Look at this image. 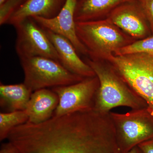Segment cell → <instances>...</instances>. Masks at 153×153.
Segmentation results:
<instances>
[{
    "label": "cell",
    "mask_w": 153,
    "mask_h": 153,
    "mask_svg": "<svg viewBox=\"0 0 153 153\" xmlns=\"http://www.w3.org/2000/svg\"><path fill=\"white\" fill-rule=\"evenodd\" d=\"M120 153L153 138V114L147 108L125 114L110 113Z\"/></svg>",
    "instance_id": "obj_6"
},
{
    "label": "cell",
    "mask_w": 153,
    "mask_h": 153,
    "mask_svg": "<svg viewBox=\"0 0 153 153\" xmlns=\"http://www.w3.org/2000/svg\"><path fill=\"white\" fill-rule=\"evenodd\" d=\"M66 0H27L19 7L7 24L14 26L30 17L50 19L60 13Z\"/></svg>",
    "instance_id": "obj_13"
},
{
    "label": "cell",
    "mask_w": 153,
    "mask_h": 153,
    "mask_svg": "<svg viewBox=\"0 0 153 153\" xmlns=\"http://www.w3.org/2000/svg\"><path fill=\"white\" fill-rule=\"evenodd\" d=\"M8 139L19 153H120L110 114L93 110L27 122Z\"/></svg>",
    "instance_id": "obj_1"
},
{
    "label": "cell",
    "mask_w": 153,
    "mask_h": 153,
    "mask_svg": "<svg viewBox=\"0 0 153 153\" xmlns=\"http://www.w3.org/2000/svg\"><path fill=\"white\" fill-rule=\"evenodd\" d=\"M20 60L25 74L24 83L33 92L71 85L85 78L71 73L60 62L48 57H33Z\"/></svg>",
    "instance_id": "obj_5"
},
{
    "label": "cell",
    "mask_w": 153,
    "mask_h": 153,
    "mask_svg": "<svg viewBox=\"0 0 153 153\" xmlns=\"http://www.w3.org/2000/svg\"><path fill=\"white\" fill-rule=\"evenodd\" d=\"M28 121V116L25 110L0 113V140L7 138L11 131Z\"/></svg>",
    "instance_id": "obj_16"
},
{
    "label": "cell",
    "mask_w": 153,
    "mask_h": 153,
    "mask_svg": "<svg viewBox=\"0 0 153 153\" xmlns=\"http://www.w3.org/2000/svg\"><path fill=\"white\" fill-rule=\"evenodd\" d=\"M58 102V96L52 89L44 88L34 91L25 109L28 122L37 124L49 120L53 116Z\"/></svg>",
    "instance_id": "obj_12"
},
{
    "label": "cell",
    "mask_w": 153,
    "mask_h": 153,
    "mask_svg": "<svg viewBox=\"0 0 153 153\" xmlns=\"http://www.w3.org/2000/svg\"><path fill=\"white\" fill-rule=\"evenodd\" d=\"M137 53L153 54V35L123 47L114 53L115 55H127Z\"/></svg>",
    "instance_id": "obj_17"
},
{
    "label": "cell",
    "mask_w": 153,
    "mask_h": 153,
    "mask_svg": "<svg viewBox=\"0 0 153 153\" xmlns=\"http://www.w3.org/2000/svg\"><path fill=\"white\" fill-rule=\"evenodd\" d=\"M85 62L92 68L99 81L94 110L108 114L117 107L132 109L148 108L146 102L136 93L106 60L87 58Z\"/></svg>",
    "instance_id": "obj_2"
},
{
    "label": "cell",
    "mask_w": 153,
    "mask_h": 153,
    "mask_svg": "<svg viewBox=\"0 0 153 153\" xmlns=\"http://www.w3.org/2000/svg\"><path fill=\"white\" fill-rule=\"evenodd\" d=\"M127 153H143L138 146H136L132 148Z\"/></svg>",
    "instance_id": "obj_22"
},
{
    "label": "cell",
    "mask_w": 153,
    "mask_h": 153,
    "mask_svg": "<svg viewBox=\"0 0 153 153\" xmlns=\"http://www.w3.org/2000/svg\"><path fill=\"white\" fill-rule=\"evenodd\" d=\"M14 27L17 33L15 47L20 59L44 57L59 62L53 44L43 28L33 18H27Z\"/></svg>",
    "instance_id": "obj_8"
},
{
    "label": "cell",
    "mask_w": 153,
    "mask_h": 153,
    "mask_svg": "<svg viewBox=\"0 0 153 153\" xmlns=\"http://www.w3.org/2000/svg\"><path fill=\"white\" fill-rule=\"evenodd\" d=\"M131 1L133 0H77L74 13L75 22L106 19L118 6Z\"/></svg>",
    "instance_id": "obj_14"
},
{
    "label": "cell",
    "mask_w": 153,
    "mask_h": 153,
    "mask_svg": "<svg viewBox=\"0 0 153 153\" xmlns=\"http://www.w3.org/2000/svg\"><path fill=\"white\" fill-rule=\"evenodd\" d=\"M106 19L136 41L152 35L147 19L138 0L118 6Z\"/></svg>",
    "instance_id": "obj_9"
},
{
    "label": "cell",
    "mask_w": 153,
    "mask_h": 153,
    "mask_svg": "<svg viewBox=\"0 0 153 153\" xmlns=\"http://www.w3.org/2000/svg\"><path fill=\"white\" fill-rule=\"evenodd\" d=\"M26 1H27V0H24V2H25Z\"/></svg>",
    "instance_id": "obj_24"
},
{
    "label": "cell",
    "mask_w": 153,
    "mask_h": 153,
    "mask_svg": "<svg viewBox=\"0 0 153 153\" xmlns=\"http://www.w3.org/2000/svg\"><path fill=\"white\" fill-rule=\"evenodd\" d=\"M140 4L153 35V0H138Z\"/></svg>",
    "instance_id": "obj_19"
},
{
    "label": "cell",
    "mask_w": 153,
    "mask_h": 153,
    "mask_svg": "<svg viewBox=\"0 0 153 153\" xmlns=\"http://www.w3.org/2000/svg\"><path fill=\"white\" fill-rule=\"evenodd\" d=\"M6 0H0V4H2L3 2H4L5 1H6Z\"/></svg>",
    "instance_id": "obj_23"
},
{
    "label": "cell",
    "mask_w": 153,
    "mask_h": 153,
    "mask_svg": "<svg viewBox=\"0 0 153 153\" xmlns=\"http://www.w3.org/2000/svg\"><path fill=\"white\" fill-rule=\"evenodd\" d=\"M106 61L148 105L153 114V54L112 55Z\"/></svg>",
    "instance_id": "obj_4"
},
{
    "label": "cell",
    "mask_w": 153,
    "mask_h": 153,
    "mask_svg": "<svg viewBox=\"0 0 153 153\" xmlns=\"http://www.w3.org/2000/svg\"><path fill=\"white\" fill-rule=\"evenodd\" d=\"M0 153H19L16 148L12 143L8 142L3 144L1 146Z\"/></svg>",
    "instance_id": "obj_21"
},
{
    "label": "cell",
    "mask_w": 153,
    "mask_h": 153,
    "mask_svg": "<svg viewBox=\"0 0 153 153\" xmlns=\"http://www.w3.org/2000/svg\"><path fill=\"white\" fill-rule=\"evenodd\" d=\"M99 87V81L95 76L71 85L52 88L59 99L52 117L93 110Z\"/></svg>",
    "instance_id": "obj_7"
},
{
    "label": "cell",
    "mask_w": 153,
    "mask_h": 153,
    "mask_svg": "<svg viewBox=\"0 0 153 153\" xmlns=\"http://www.w3.org/2000/svg\"><path fill=\"white\" fill-rule=\"evenodd\" d=\"M43 29L55 47L59 62L66 69L84 78L96 76L92 68L81 59L74 46L68 39L50 30Z\"/></svg>",
    "instance_id": "obj_11"
},
{
    "label": "cell",
    "mask_w": 153,
    "mask_h": 153,
    "mask_svg": "<svg viewBox=\"0 0 153 153\" xmlns=\"http://www.w3.org/2000/svg\"><path fill=\"white\" fill-rule=\"evenodd\" d=\"M77 0H66L64 6L56 16L50 19L33 17L42 28L63 36L72 44L79 55L88 56L87 50L76 35L74 13Z\"/></svg>",
    "instance_id": "obj_10"
},
{
    "label": "cell",
    "mask_w": 153,
    "mask_h": 153,
    "mask_svg": "<svg viewBox=\"0 0 153 153\" xmlns=\"http://www.w3.org/2000/svg\"><path fill=\"white\" fill-rule=\"evenodd\" d=\"M33 91L25 83L0 84V105L9 112L25 110Z\"/></svg>",
    "instance_id": "obj_15"
},
{
    "label": "cell",
    "mask_w": 153,
    "mask_h": 153,
    "mask_svg": "<svg viewBox=\"0 0 153 153\" xmlns=\"http://www.w3.org/2000/svg\"><path fill=\"white\" fill-rule=\"evenodd\" d=\"M76 35L91 59L107 60L136 40L107 19L76 22Z\"/></svg>",
    "instance_id": "obj_3"
},
{
    "label": "cell",
    "mask_w": 153,
    "mask_h": 153,
    "mask_svg": "<svg viewBox=\"0 0 153 153\" xmlns=\"http://www.w3.org/2000/svg\"><path fill=\"white\" fill-rule=\"evenodd\" d=\"M138 146L143 153H153V138L144 142Z\"/></svg>",
    "instance_id": "obj_20"
},
{
    "label": "cell",
    "mask_w": 153,
    "mask_h": 153,
    "mask_svg": "<svg viewBox=\"0 0 153 153\" xmlns=\"http://www.w3.org/2000/svg\"><path fill=\"white\" fill-rule=\"evenodd\" d=\"M24 2V0H6L0 4V25L7 24L11 16Z\"/></svg>",
    "instance_id": "obj_18"
}]
</instances>
